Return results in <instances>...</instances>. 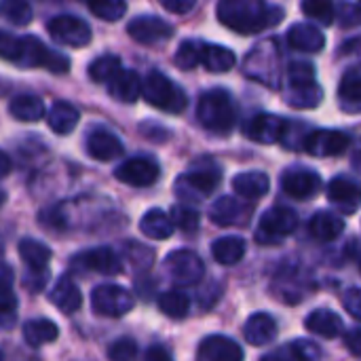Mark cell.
I'll return each instance as SVG.
<instances>
[{
  "label": "cell",
  "mask_w": 361,
  "mask_h": 361,
  "mask_svg": "<svg viewBox=\"0 0 361 361\" xmlns=\"http://www.w3.org/2000/svg\"><path fill=\"white\" fill-rule=\"evenodd\" d=\"M91 307L99 317H123L127 315L133 307V294L129 290H125L123 286L116 283H104L97 286L91 294Z\"/></svg>",
  "instance_id": "ba28073f"
},
{
  "label": "cell",
  "mask_w": 361,
  "mask_h": 361,
  "mask_svg": "<svg viewBox=\"0 0 361 361\" xmlns=\"http://www.w3.org/2000/svg\"><path fill=\"white\" fill-rule=\"evenodd\" d=\"M254 214L250 203H243L235 197H220L209 207V218L218 226H245Z\"/></svg>",
  "instance_id": "9a60e30c"
},
{
  "label": "cell",
  "mask_w": 361,
  "mask_h": 361,
  "mask_svg": "<svg viewBox=\"0 0 361 361\" xmlns=\"http://www.w3.org/2000/svg\"><path fill=\"white\" fill-rule=\"evenodd\" d=\"M286 127H288V121L283 116L260 112V114H254L247 121L245 133L256 144H275V142H281V137L286 133Z\"/></svg>",
  "instance_id": "2e32d148"
},
{
  "label": "cell",
  "mask_w": 361,
  "mask_h": 361,
  "mask_svg": "<svg viewBox=\"0 0 361 361\" xmlns=\"http://www.w3.org/2000/svg\"><path fill=\"white\" fill-rule=\"evenodd\" d=\"M17 250H19L21 260L30 267V271H47V264L53 256L51 247H47L44 243L36 239H21Z\"/></svg>",
  "instance_id": "8d00e7d4"
},
{
  "label": "cell",
  "mask_w": 361,
  "mask_h": 361,
  "mask_svg": "<svg viewBox=\"0 0 361 361\" xmlns=\"http://www.w3.org/2000/svg\"><path fill=\"white\" fill-rule=\"evenodd\" d=\"M163 267L167 271V277L176 286H197L205 275L203 260L190 250H176L167 254Z\"/></svg>",
  "instance_id": "30bf717a"
},
{
  "label": "cell",
  "mask_w": 361,
  "mask_h": 361,
  "mask_svg": "<svg viewBox=\"0 0 361 361\" xmlns=\"http://www.w3.org/2000/svg\"><path fill=\"white\" fill-rule=\"evenodd\" d=\"M159 309L163 315L171 317V319H184L188 313H190V298L178 290H169V292H163L157 300Z\"/></svg>",
  "instance_id": "74e56055"
},
{
  "label": "cell",
  "mask_w": 361,
  "mask_h": 361,
  "mask_svg": "<svg viewBox=\"0 0 361 361\" xmlns=\"http://www.w3.org/2000/svg\"><path fill=\"white\" fill-rule=\"evenodd\" d=\"M2 256H4V243L0 241V260H2Z\"/></svg>",
  "instance_id": "6f0895ef"
},
{
  "label": "cell",
  "mask_w": 361,
  "mask_h": 361,
  "mask_svg": "<svg viewBox=\"0 0 361 361\" xmlns=\"http://www.w3.org/2000/svg\"><path fill=\"white\" fill-rule=\"evenodd\" d=\"M328 199L345 214V216H351L357 212L360 207V188L357 184L347 178V176H336L328 182Z\"/></svg>",
  "instance_id": "ffe728a7"
},
{
  "label": "cell",
  "mask_w": 361,
  "mask_h": 361,
  "mask_svg": "<svg viewBox=\"0 0 361 361\" xmlns=\"http://www.w3.org/2000/svg\"><path fill=\"white\" fill-rule=\"evenodd\" d=\"M13 169V163H11V157L6 152L0 150V178H6Z\"/></svg>",
  "instance_id": "db71d44e"
},
{
  "label": "cell",
  "mask_w": 361,
  "mask_h": 361,
  "mask_svg": "<svg viewBox=\"0 0 361 361\" xmlns=\"http://www.w3.org/2000/svg\"><path fill=\"white\" fill-rule=\"evenodd\" d=\"M343 231H345V220L332 212H317L309 222L311 237L322 241V243L338 239L343 235Z\"/></svg>",
  "instance_id": "4dcf8cb0"
},
{
  "label": "cell",
  "mask_w": 361,
  "mask_h": 361,
  "mask_svg": "<svg viewBox=\"0 0 361 361\" xmlns=\"http://www.w3.org/2000/svg\"><path fill=\"white\" fill-rule=\"evenodd\" d=\"M243 72L247 78L267 85L269 89L281 87V49L275 38L258 42L243 61Z\"/></svg>",
  "instance_id": "277c9868"
},
{
  "label": "cell",
  "mask_w": 361,
  "mask_h": 361,
  "mask_svg": "<svg viewBox=\"0 0 361 361\" xmlns=\"http://www.w3.org/2000/svg\"><path fill=\"white\" fill-rule=\"evenodd\" d=\"M298 228V214L292 207H271L260 216V226L256 231V241L262 245H275L283 237Z\"/></svg>",
  "instance_id": "52a82bcc"
},
{
  "label": "cell",
  "mask_w": 361,
  "mask_h": 361,
  "mask_svg": "<svg viewBox=\"0 0 361 361\" xmlns=\"http://www.w3.org/2000/svg\"><path fill=\"white\" fill-rule=\"evenodd\" d=\"M345 343H347L349 351H351L355 357H360L361 355V338H360V328H357V326L349 330V334L345 336Z\"/></svg>",
  "instance_id": "f5cc1de1"
},
{
  "label": "cell",
  "mask_w": 361,
  "mask_h": 361,
  "mask_svg": "<svg viewBox=\"0 0 361 361\" xmlns=\"http://www.w3.org/2000/svg\"><path fill=\"white\" fill-rule=\"evenodd\" d=\"M245 241L243 237H237V235H231V237H220L212 243V254H214V260L218 264H224V267H233V264H239L245 256Z\"/></svg>",
  "instance_id": "1f68e13d"
},
{
  "label": "cell",
  "mask_w": 361,
  "mask_h": 361,
  "mask_svg": "<svg viewBox=\"0 0 361 361\" xmlns=\"http://www.w3.org/2000/svg\"><path fill=\"white\" fill-rule=\"evenodd\" d=\"M235 63H237V57L228 47L199 40V66H205L209 72L222 74V72H228Z\"/></svg>",
  "instance_id": "cb8c5ba5"
},
{
  "label": "cell",
  "mask_w": 361,
  "mask_h": 361,
  "mask_svg": "<svg viewBox=\"0 0 361 361\" xmlns=\"http://www.w3.org/2000/svg\"><path fill=\"white\" fill-rule=\"evenodd\" d=\"M305 328L311 334H317L324 338H336L343 332V319L330 309H315L307 315Z\"/></svg>",
  "instance_id": "f1b7e54d"
},
{
  "label": "cell",
  "mask_w": 361,
  "mask_h": 361,
  "mask_svg": "<svg viewBox=\"0 0 361 361\" xmlns=\"http://www.w3.org/2000/svg\"><path fill=\"white\" fill-rule=\"evenodd\" d=\"M338 102L341 108L349 114H357L361 110V70L353 66L345 72L338 85Z\"/></svg>",
  "instance_id": "4316f807"
},
{
  "label": "cell",
  "mask_w": 361,
  "mask_h": 361,
  "mask_svg": "<svg viewBox=\"0 0 361 361\" xmlns=\"http://www.w3.org/2000/svg\"><path fill=\"white\" fill-rule=\"evenodd\" d=\"M180 70H195L199 66V40H184L173 57Z\"/></svg>",
  "instance_id": "ee69618b"
},
{
  "label": "cell",
  "mask_w": 361,
  "mask_h": 361,
  "mask_svg": "<svg viewBox=\"0 0 361 361\" xmlns=\"http://www.w3.org/2000/svg\"><path fill=\"white\" fill-rule=\"evenodd\" d=\"M161 6H163L165 11H169V13L186 15V13H190V11L197 6V2H195V0H163Z\"/></svg>",
  "instance_id": "f907efd6"
},
{
  "label": "cell",
  "mask_w": 361,
  "mask_h": 361,
  "mask_svg": "<svg viewBox=\"0 0 361 361\" xmlns=\"http://www.w3.org/2000/svg\"><path fill=\"white\" fill-rule=\"evenodd\" d=\"M144 361H173V357H171V353L163 345H152V347L146 349Z\"/></svg>",
  "instance_id": "816d5d0a"
},
{
  "label": "cell",
  "mask_w": 361,
  "mask_h": 361,
  "mask_svg": "<svg viewBox=\"0 0 361 361\" xmlns=\"http://www.w3.org/2000/svg\"><path fill=\"white\" fill-rule=\"evenodd\" d=\"M288 44L302 53H319L326 47V36L313 23H294L288 30Z\"/></svg>",
  "instance_id": "44dd1931"
},
{
  "label": "cell",
  "mask_w": 361,
  "mask_h": 361,
  "mask_svg": "<svg viewBox=\"0 0 361 361\" xmlns=\"http://www.w3.org/2000/svg\"><path fill=\"white\" fill-rule=\"evenodd\" d=\"M197 121L212 133H231L237 123V106L228 91L209 89L199 97Z\"/></svg>",
  "instance_id": "3957f363"
},
{
  "label": "cell",
  "mask_w": 361,
  "mask_h": 361,
  "mask_svg": "<svg viewBox=\"0 0 361 361\" xmlns=\"http://www.w3.org/2000/svg\"><path fill=\"white\" fill-rule=\"evenodd\" d=\"M302 13L322 25H332L336 17V6L328 0H305L300 4Z\"/></svg>",
  "instance_id": "ab89813d"
},
{
  "label": "cell",
  "mask_w": 361,
  "mask_h": 361,
  "mask_svg": "<svg viewBox=\"0 0 361 361\" xmlns=\"http://www.w3.org/2000/svg\"><path fill=\"white\" fill-rule=\"evenodd\" d=\"M243 349L237 341L214 334L201 341L199 351H197V361H243Z\"/></svg>",
  "instance_id": "ac0fdd59"
},
{
  "label": "cell",
  "mask_w": 361,
  "mask_h": 361,
  "mask_svg": "<svg viewBox=\"0 0 361 361\" xmlns=\"http://www.w3.org/2000/svg\"><path fill=\"white\" fill-rule=\"evenodd\" d=\"M127 34L140 44H161L173 36V27L154 15H137L127 23Z\"/></svg>",
  "instance_id": "5bb4252c"
},
{
  "label": "cell",
  "mask_w": 361,
  "mask_h": 361,
  "mask_svg": "<svg viewBox=\"0 0 361 361\" xmlns=\"http://www.w3.org/2000/svg\"><path fill=\"white\" fill-rule=\"evenodd\" d=\"M4 203H6V192H4V190L0 188V207H2Z\"/></svg>",
  "instance_id": "9f6ffc18"
},
{
  "label": "cell",
  "mask_w": 361,
  "mask_h": 361,
  "mask_svg": "<svg viewBox=\"0 0 361 361\" xmlns=\"http://www.w3.org/2000/svg\"><path fill=\"white\" fill-rule=\"evenodd\" d=\"M322 360V349L313 341H294L288 345H281L279 349L267 353L260 361H319Z\"/></svg>",
  "instance_id": "d4e9b609"
},
{
  "label": "cell",
  "mask_w": 361,
  "mask_h": 361,
  "mask_svg": "<svg viewBox=\"0 0 361 361\" xmlns=\"http://www.w3.org/2000/svg\"><path fill=\"white\" fill-rule=\"evenodd\" d=\"M49 300L53 302V307L57 311H61L63 315H72L80 309V302H82V294L78 290V286L68 277H59L55 281V286L51 288L49 292Z\"/></svg>",
  "instance_id": "603a6c76"
},
{
  "label": "cell",
  "mask_w": 361,
  "mask_h": 361,
  "mask_svg": "<svg viewBox=\"0 0 361 361\" xmlns=\"http://www.w3.org/2000/svg\"><path fill=\"white\" fill-rule=\"evenodd\" d=\"M161 176V169L159 165L148 159V157H133V159H127L125 163H121L116 169H114V178L123 184H129V186H135V188H146V186H152Z\"/></svg>",
  "instance_id": "7c38bea8"
},
{
  "label": "cell",
  "mask_w": 361,
  "mask_h": 361,
  "mask_svg": "<svg viewBox=\"0 0 361 361\" xmlns=\"http://www.w3.org/2000/svg\"><path fill=\"white\" fill-rule=\"evenodd\" d=\"M72 267H76L78 271H93L99 275H118L123 271L121 258L110 247H93L80 252L72 260Z\"/></svg>",
  "instance_id": "e0dca14e"
},
{
  "label": "cell",
  "mask_w": 361,
  "mask_h": 361,
  "mask_svg": "<svg viewBox=\"0 0 361 361\" xmlns=\"http://www.w3.org/2000/svg\"><path fill=\"white\" fill-rule=\"evenodd\" d=\"M173 228L178 226L184 233H192L199 228V212L192 209V205H184V203H176L171 207V216H169Z\"/></svg>",
  "instance_id": "7bdbcfd3"
},
{
  "label": "cell",
  "mask_w": 361,
  "mask_h": 361,
  "mask_svg": "<svg viewBox=\"0 0 361 361\" xmlns=\"http://www.w3.org/2000/svg\"><path fill=\"white\" fill-rule=\"evenodd\" d=\"M57 336H59V328L49 319H32L23 324V338L34 349L55 343Z\"/></svg>",
  "instance_id": "d590c367"
},
{
  "label": "cell",
  "mask_w": 361,
  "mask_h": 361,
  "mask_svg": "<svg viewBox=\"0 0 361 361\" xmlns=\"http://www.w3.org/2000/svg\"><path fill=\"white\" fill-rule=\"evenodd\" d=\"M127 258L137 271H146L154 260V252L140 243H127Z\"/></svg>",
  "instance_id": "bcb514c9"
},
{
  "label": "cell",
  "mask_w": 361,
  "mask_h": 361,
  "mask_svg": "<svg viewBox=\"0 0 361 361\" xmlns=\"http://www.w3.org/2000/svg\"><path fill=\"white\" fill-rule=\"evenodd\" d=\"M322 186H324L322 176L313 169H307V167H290L281 176L283 192L292 199H298V201L315 197L322 190Z\"/></svg>",
  "instance_id": "4fadbf2b"
},
{
  "label": "cell",
  "mask_w": 361,
  "mask_h": 361,
  "mask_svg": "<svg viewBox=\"0 0 361 361\" xmlns=\"http://www.w3.org/2000/svg\"><path fill=\"white\" fill-rule=\"evenodd\" d=\"M142 91V80L137 76V72L133 70H121L110 82H108V93L123 104H133L137 102Z\"/></svg>",
  "instance_id": "f546056e"
},
{
  "label": "cell",
  "mask_w": 361,
  "mask_h": 361,
  "mask_svg": "<svg viewBox=\"0 0 361 361\" xmlns=\"http://www.w3.org/2000/svg\"><path fill=\"white\" fill-rule=\"evenodd\" d=\"M283 97L290 106L298 108V110H309V108H317L324 99V89L319 87L317 80H309V82H286V91Z\"/></svg>",
  "instance_id": "7402d4cb"
},
{
  "label": "cell",
  "mask_w": 361,
  "mask_h": 361,
  "mask_svg": "<svg viewBox=\"0 0 361 361\" xmlns=\"http://www.w3.org/2000/svg\"><path fill=\"white\" fill-rule=\"evenodd\" d=\"M13 283V271L11 267L0 264V286H11Z\"/></svg>",
  "instance_id": "11a10c76"
},
{
  "label": "cell",
  "mask_w": 361,
  "mask_h": 361,
  "mask_svg": "<svg viewBox=\"0 0 361 361\" xmlns=\"http://www.w3.org/2000/svg\"><path fill=\"white\" fill-rule=\"evenodd\" d=\"M85 148H87V154L95 161H112V159H118L123 152H125V146L123 142L108 129H91L87 133V140H85Z\"/></svg>",
  "instance_id": "d6986e66"
},
{
  "label": "cell",
  "mask_w": 361,
  "mask_h": 361,
  "mask_svg": "<svg viewBox=\"0 0 361 361\" xmlns=\"http://www.w3.org/2000/svg\"><path fill=\"white\" fill-rule=\"evenodd\" d=\"M351 146V135L341 129H315L302 140L300 150L313 157H338Z\"/></svg>",
  "instance_id": "8fae6325"
},
{
  "label": "cell",
  "mask_w": 361,
  "mask_h": 361,
  "mask_svg": "<svg viewBox=\"0 0 361 361\" xmlns=\"http://www.w3.org/2000/svg\"><path fill=\"white\" fill-rule=\"evenodd\" d=\"M216 15L228 30L250 36L277 25L283 19V8L262 0H222L216 6Z\"/></svg>",
  "instance_id": "6da1fadb"
},
{
  "label": "cell",
  "mask_w": 361,
  "mask_h": 361,
  "mask_svg": "<svg viewBox=\"0 0 361 361\" xmlns=\"http://www.w3.org/2000/svg\"><path fill=\"white\" fill-rule=\"evenodd\" d=\"M0 361H4V357H2V351H0Z\"/></svg>",
  "instance_id": "680465c9"
},
{
  "label": "cell",
  "mask_w": 361,
  "mask_h": 361,
  "mask_svg": "<svg viewBox=\"0 0 361 361\" xmlns=\"http://www.w3.org/2000/svg\"><path fill=\"white\" fill-rule=\"evenodd\" d=\"M233 188L245 201H256V199H262L269 192L271 180L262 171H243V173H237L233 178Z\"/></svg>",
  "instance_id": "83f0119b"
},
{
  "label": "cell",
  "mask_w": 361,
  "mask_h": 361,
  "mask_svg": "<svg viewBox=\"0 0 361 361\" xmlns=\"http://www.w3.org/2000/svg\"><path fill=\"white\" fill-rule=\"evenodd\" d=\"M0 57L23 68H44L53 74H66L70 70V59L63 53L51 51L34 36L19 38L4 30H0Z\"/></svg>",
  "instance_id": "7a4b0ae2"
},
{
  "label": "cell",
  "mask_w": 361,
  "mask_h": 361,
  "mask_svg": "<svg viewBox=\"0 0 361 361\" xmlns=\"http://www.w3.org/2000/svg\"><path fill=\"white\" fill-rule=\"evenodd\" d=\"M78 118H80V112L70 102H55L47 114V123L57 135L72 133L74 127L78 125Z\"/></svg>",
  "instance_id": "836d02e7"
},
{
  "label": "cell",
  "mask_w": 361,
  "mask_h": 361,
  "mask_svg": "<svg viewBox=\"0 0 361 361\" xmlns=\"http://www.w3.org/2000/svg\"><path fill=\"white\" fill-rule=\"evenodd\" d=\"M315 80V66L309 61H294L288 66V82H309Z\"/></svg>",
  "instance_id": "7dc6e473"
},
{
  "label": "cell",
  "mask_w": 361,
  "mask_h": 361,
  "mask_svg": "<svg viewBox=\"0 0 361 361\" xmlns=\"http://www.w3.org/2000/svg\"><path fill=\"white\" fill-rule=\"evenodd\" d=\"M0 15L13 25H27L32 21V6L23 0H2Z\"/></svg>",
  "instance_id": "60d3db41"
},
{
  "label": "cell",
  "mask_w": 361,
  "mask_h": 361,
  "mask_svg": "<svg viewBox=\"0 0 361 361\" xmlns=\"http://www.w3.org/2000/svg\"><path fill=\"white\" fill-rule=\"evenodd\" d=\"M110 361H135L137 360V343L133 338L121 336L108 347Z\"/></svg>",
  "instance_id": "f6af8a7d"
},
{
  "label": "cell",
  "mask_w": 361,
  "mask_h": 361,
  "mask_svg": "<svg viewBox=\"0 0 361 361\" xmlns=\"http://www.w3.org/2000/svg\"><path fill=\"white\" fill-rule=\"evenodd\" d=\"M123 70V63L116 55H99L89 63V76L95 82H110L118 72Z\"/></svg>",
  "instance_id": "f35d334b"
},
{
  "label": "cell",
  "mask_w": 361,
  "mask_h": 361,
  "mask_svg": "<svg viewBox=\"0 0 361 361\" xmlns=\"http://www.w3.org/2000/svg\"><path fill=\"white\" fill-rule=\"evenodd\" d=\"M140 95L152 106L169 114H182L188 106V95L186 91L176 85L169 76H165L159 70L148 72V76L142 80V91Z\"/></svg>",
  "instance_id": "5b68a950"
},
{
  "label": "cell",
  "mask_w": 361,
  "mask_h": 361,
  "mask_svg": "<svg viewBox=\"0 0 361 361\" xmlns=\"http://www.w3.org/2000/svg\"><path fill=\"white\" fill-rule=\"evenodd\" d=\"M17 309V296L11 286H0V317L15 315Z\"/></svg>",
  "instance_id": "681fc988"
},
{
  "label": "cell",
  "mask_w": 361,
  "mask_h": 361,
  "mask_svg": "<svg viewBox=\"0 0 361 361\" xmlns=\"http://www.w3.org/2000/svg\"><path fill=\"white\" fill-rule=\"evenodd\" d=\"M8 112L13 118L23 123H36L44 116V102L34 93L15 95L8 104Z\"/></svg>",
  "instance_id": "d6a6232c"
},
{
  "label": "cell",
  "mask_w": 361,
  "mask_h": 361,
  "mask_svg": "<svg viewBox=\"0 0 361 361\" xmlns=\"http://www.w3.org/2000/svg\"><path fill=\"white\" fill-rule=\"evenodd\" d=\"M87 8L104 21H118L127 13V2H123V0H93L87 4Z\"/></svg>",
  "instance_id": "b9f144b4"
},
{
  "label": "cell",
  "mask_w": 361,
  "mask_h": 361,
  "mask_svg": "<svg viewBox=\"0 0 361 361\" xmlns=\"http://www.w3.org/2000/svg\"><path fill=\"white\" fill-rule=\"evenodd\" d=\"M343 302H345V309L349 311V315L360 322L361 319V292L360 288H349L343 296Z\"/></svg>",
  "instance_id": "c3c4849f"
},
{
  "label": "cell",
  "mask_w": 361,
  "mask_h": 361,
  "mask_svg": "<svg viewBox=\"0 0 361 361\" xmlns=\"http://www.w3.org/2000/svg\"><path fill=\"white\" fill-rule=\"evenodd\" d=\"M47 32L51 34V38L63 47H87L93 38L91 25L76 15H55L49 19L47 23Z\"/></svg>",
  "instance_id": "9c48e42d"
},
{
  "label": "cell",
  "mask_w": 361,
  "mask_h": 361,
  "mask_svg": "<svg viewBox=\"0 0 361 361\" xmlns=\"http://www.w3.org/2000/svg\"><path fill=\"white\" fill-rule=\"evenodd\" d=\"M201 163L203 165L195 163L190 167V171L182 173L173 184L176 195L184 201V205L186 203H199V201L207 199L222 180L220 165H216L209 159H203Z\"/></svg>",
  "instance_id": "8992f818"
},
{
  "label": "cell",
  "mask_w": 361,
  "mask_h": 361,
  "mask_svg": "<svg viewBox=\"0 0 361 361\" xmlns=\"http://www.w3.org/2000/svg\"><path fill=\"white\" fill-rule=\"evenodd\" d=\"M243 336L252 347H264L275 341L277 336V322L269 313H254L245 326H243Z\"/></svg>",
  "instance_id": "484cf974"
},
{
  "label": "cell",
  "mask_w": 361,
  "mask_h": 361,
  "mask_svg": "<svg viewBox=\"0 0 361 361\" xmlns=\"http://www.w3.org/2000/svg\"><path fill=\"white\" fill-rule=\"evenodd\" d=\"M140 231L142 235L150 237V239H159L165 241L173 235V224L169 220V216L163 209H148L142 220H140Z\"/></svg>",
  "instance_id": "e575fe53"
}]
</instances>
